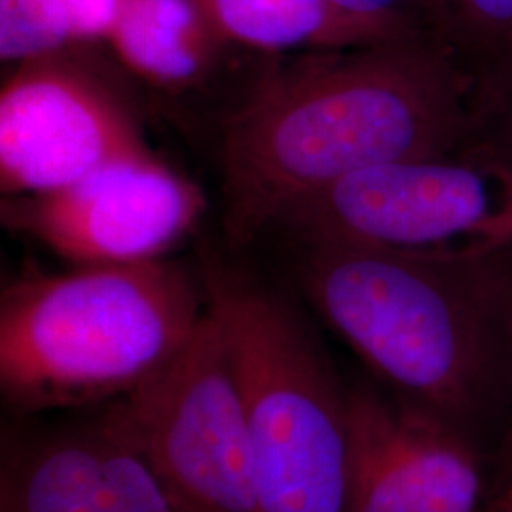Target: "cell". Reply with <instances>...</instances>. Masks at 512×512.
Segmentation results:
<instances>
[{"mask_svg":"<svg viewBox=\"0 0 512 512\" xmlns=\"http://www.w3.org/2000/svg\"><path fill=\"white\" fill-rule=\"evenodd\" d=\"M482 122L480 86L437 38L283 55L220 129L228 236L251 241L351 173L478 145Z\"/></svg>","mask_w":512,"mask_h":512,"instance_id":"6da1fadb","label":"cell"},{"mask_svg":"<svg viewBox=\"0 0 512 512\" xmlns=\"http://www.w3.org/2000/svg\"><path fill=\"white\" fill-rule=\"evenodd\" d=\"M293 245L302 293L393 397L467 429L512 384V245L486 255Z\"/></svg>","mask_w":512,"mask_h":512,"instance_id":"7a4b0ae2","label":"cell"},{"mask_svg":"<svg viewBox=\"0 0 512 512\" xmlns=\"http://www.w3.org/2000/svg\"><path fill=\"white\" fill-rule=\"evenodd\" d=\"M205 313L202 279L167 258L21 277L0 298L2 395L21 414L114 403L156 376Z\"/></svg>","mask_w":512,"mask_h":512,"instance_id":"3957f363","label":"cell"},{"mask_svg":"<svg viewBox=\"0 0 512 512\" xmlns=\"http://www.w3.org/2000/svg\"><path fill=\"white\" fill-rule=\"evenodd\" d=\"M207 310L236 376L262 512H349V393L293 304L207 258Z\"/></svg>","mask_w":512,"mask_h":512,"instance_id":"277c9868","label":"cell"},{"mask_svg":"<svg viewBox=\"0 0 512 512\" xmlns=\"http://www.w3.org/2000/svg\"><path fill=\"white\" fill-rule=\"evenodd\" d=\"M291 241H342L431 255L512 245V167L484 145L374 165L285 211Z\"/></svg>","mask_w":512,"mask_h":512,"instance_id":"5b68a950","label":"cell"},{"mask_svg":"<svg viewBox=\"0 0 512 512\" xmlns=\"http://www.w3.org/2000/svg\"><path fill=\"white\" fill-rule=\"evenodd\" d=\"M99 418L147 459L181 512H262L236 376L207 310L190 342Z\"/></svg>","mask_w":512,"mask_h":512,"instance_id":"8992f818","label":"cell"},{"mask_svg":"<svg viewBox=\"0 0 512 512\" xmlns=\"http://www.w3.org/2000/svg\"><path fill=\"white\" fill-rule=\"evenodd\" d=\"M82 46L14 65L0 90L4 198L61 190L152 154L128 103L80 54Z\"/></svg>","mask_w":512,"mask_h":512,"instance_id":"52a82bcc","label":"cell"},{"mask_svg":"<svg viewBox=\"0 0 512 512\" xmlns=\"http://www.w3.org/2000/svg\"><path fill=\"white\" fill-rule=\"evenodd\" d=\"M205 211L202 188L150 154L55 192L4 198L0 219L76 266H95L165 258Z\"/></svg>","mask_w":512,"mask_h":512,"instance_id":"ba28073f","label":"cell"},{"mask_svg":"<svg viewBox=\"0 0 512 512\" xmlns=\"http://www.w3.org/2000/svg\"><path fill=\"white\" fill-rule=\"evenodd\" d=\"M349 403V512H494L465 427L366 387Z\"/></svg>","mask_w":512,"mask_h":512,"instance_id":"9c48e42d","label":"cell"},{"mask_svg":"<svg viewBox=\"0 0 512 512\" xmlns=\"http://www.w3.org/2000/svg\"><path fill=\"white\" fill-rule=\"evenodd\" d=\"M0 512H181L139 450L99 416L4 454Z\"/></svg>","mask_w":512,"mask_h":512,"instance_id":"30bf717a","label":"cell"},{"mask_svg":"<svg viewBox=\"0 0 512 512\" xmlns=\"http://www.w3.org/2000/svg\"><path fill=\"white\" fill-rule=\"evenodd\" d=\"M105 46L128 73L167 93L202 86L234 48L196 0H124Z\"/></svg>","mask_w":512,"mask_h":512,"instance_id":"8fae6325","label":"cell"},{"mask_svg":"<svg viewBox=\"0 0 512 512\" xmlns=\"http://www.w3.org/2000/svg\"><path fill=\"white\" fill-rule=\"evenodd\" d=\"M236 48L289 55L311 50L366 46L389 33L349 18L329 0H196Z\"/></svg>","mask_w":512,"mask_h":512,"instance_id":"7c38bea8","label":"cell"},{"mask_svg":"<svg viewBox=\"0 0 512 512\" xmlns=\"http://www.w3.org/2000/svg\"><path fill=\"white\" fill-rule=\"evenodd\" d=\"M440 38L475 78L486 105L512 67V0H440Z\"/></svg>","mask_w":512,"mask_h":512,"instance_id":"4fadbf2b","label":"cell"},{"mask_svg":"<svg viewBox=\"0 0 512 512\" xmlns=\"http://www.w3.org/2000/svg\"><path fill=\"white\" fill-rule=\"evenodd\" d=\"M78 48L61 0H0V59L19 65Z\"/></svg>","mask_w":512,"mask_h":512,"instance_id":"5bb4252c","label":"cell"},{"mask_svg":"<svg viewBox=\"0 0 512 512\" xmlns=\"http://www.w3.org/2000/svg\"><path fill=\"white\" fill-rule=\"evenodd\" d=\"M370 27L397 38H440V0H329Z\"/></svg>","mask_w":512,"mask_h":512,"instance_id":"9a60e30c","label":"cell"},{"mask_svg":"<svg viewBox=\"0 0 512 512\" xmlns=\"http://www.w3.org/2000/svg\"><path fill=\"white\" fill-rule=\"evenodd\" d=\"M480 145L512 167V67L486 101Z\"/></svg>","mask_w":512,"mask_h":512,"instance_id":"2e32d148","label":"cell"},{"mask_svg":"<svg viewBox=\"0 0 512 512\" xmlns=\"http://www.w3.org/2000/svg\"><path fill=\"white\" fill-rule=\"evenodd\" d=\"M73 25L78 46H97L107 42L120 16L124 0H61Z\"/></svg>","mask_w":512,"mask_h":512,"instance_id":"e0dca14e","label":"cell"},{"mask_svg":"<svg viewBox=\"0 0 512 512\" xmlns=\"http://www.w3.org/2000/svg\"><path fill=\"white\" fill-rule=\"evenodd\" d=\"M494 512H512V469L503 494L499 499H495Z\"/></svg>","mask_w":512,"mask_h":512,"instance_id":"ac0fdd59","label":"cell"},{"mask_svg":"<svg viewBox=\"0 0 512 512\" xmlns=\"http://www.w3.org/2000/svg\"><path fill=\"white\" fill-rule=\"evenodd\" d=\"M509 353H511V376H512V283H511V298H509Z\"/></svg>","mask_w":512,"mask_h":512,"instance_id":"d6986e66","label":"cell"}]
</instances>
